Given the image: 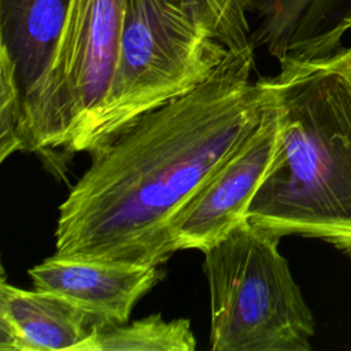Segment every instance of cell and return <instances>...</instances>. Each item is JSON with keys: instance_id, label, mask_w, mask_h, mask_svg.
I'll list each match as a JSON object with an SVG mask.
<instances>
[{"instance_id": "1", "label": "cell", "mask_w": 351, "mask_h": 351, "mask_svg": "<svg viewBox=\"0 0 351 351\" xmlns=\"http://www.w3.org/2000/svg\"><path fill=\"white\" fill-rule=\"evenodd\" d=\"M252 70L254 45L229 51L200 86L90 151V166L59 207L53 255L163 265L174 254L170 222L273 99L267 78L252 81Z\"/></svg>"}, {"instance_id": "2", "label": "cell", "mask_w": 351, "mask_h": 351, "mask_svg": "<svg viewBox=\"0 0 351 351\" xmlns=\"http://www.w3.org/2000/svg\"><path fill=\"white\" fill-rule=\"evenodd\" d=\"M267 81L277 144L245 218L280 237L321 239L351 258V47L282 62Z\"/></svg>"}, {"instance_id": "3", "label": "cell", "mask_w": 351, "mask_h": 351, "mask_svg": "<svg viewBox=\"0 0 351 351\" xmlns=\"http://www.w3.org/2000/svg\"><path fill=\"white\" fill-rule=\"evenodd\" d=\"M280 236L247 218L203 251L214 351H308L313 314Z\"/></svg>"}, {"instance_id": "4", "label": "cell", "mask_w": 351, "mask_h": 351, "mask_svg": "<svg viewBox=\"0 0 351 351\" xmlns=\"http://www.w3.org/2000/svg\"><path fill=\"white\" fill-rule=\"evenodd\" d=\"M228 52L184 0H126L115 74L84 151L200 86Z\"/></svg>"}, {"instance_id": "5", "label": "cell", "mask_w": 351, "mask_h": 351, "mask_svg": "<svg viewBox=\"0 0 351 351\" xmlns=\"http://www.w3.org/2000/svg\"><path fill=\"white\" fill-rule=\"evenodd\" d=\"M125 7L70 1L53 63L23 117V151H84L115 74Z\"/></svg>"}, {"instance_id": "6", "label": "cell", "mask_w": 351, "mask_h": 351, "mask_svg": "<svg viewBox=\"0 0 351 351\" xmlns=\"http://www.w3.org/2000/svg\"><path fill=\"white\" fill-rule=\"evenodd\" d=\"M277 132L278 111L273 95L256 128L213 171L170 222L173 252H203L245 218L270 166Z\"/></svg>"}, {"instance_id": "7", "label": "cell", "mask_w": 351, "mask_h": 351, "mask_svg": "<svg viewBox=\"0 0 351 351\" xmlns=\"http://www.w3.org/2000/svg\"><path fill=\"white\" fill-rule=\"evenodd\" d=\"M34 288L59 293L110 326L129 321L134 304L162 278L159 266L64 259L55 255L29 269Z\"/></svg>"}, {"instance_id": "8", "label": "cell", "mask_w": 351, "mask_h": 351, "mask_svg": "<svg viewBox=\"0 0 351 351\" xmlns=\"http://www.w3.org/2000/svg\"><path fill=\"white\" fill-rule=\"evenodd\" d=\"M110 326L70 299L44 289L0 284V348L3 351H77Z\"/></svg>"}, {"instance_id": "9", "label": "cell", "mask_w": 351, "mask_h": 351, "mask_svg": "<svg viewBox=\"0 0 351 351\" xmlns=\"http://www.w3.org/2000/svg\"><path fill=\"white\" fill-rule=\"evenodd\" d=\"M251 0H248L250 5ZM259 25L252 44L278 63L326 58L343 48L351 30V0H252Z\"/></svg>"}, {"instance_id": "10", "label": "cell", "mask_w": 351, "mask_h": 351, "mask_svg": "<svg viewBox=\"0 0 351 351\" xmlns=\"http://www.w3.org/2000/svg\"><path fill=\"white\" fill-rule=\"evenodd\" d=\"M70 1L0 0V60L10 66L15 77L22 125L53 63Z\"/></svg>"}, {"instance_id": "11", "label": "cell", "mask_w": 351, "mask_h": 351, "mask_svg": "<svg viewBox=\"0 0 351 351\" xmlns=\"http://www.w3.org/2000/svg\"><path fill=\"white\" fill-rule=\"evenodd\" d=\"M196 340L186 318L166 321L152 314L99 330L77 351H193Z\"/></svg>"}, {"instance_id": "12", "label": "cell", "mask_w": 351, "mask_h": 351, "mask_svg": "<svg viewBox=\"0 0 351 351\" xmlns=\"http://www.w3.org/2000/svg\"><path fill=\"white\" fill-rule=\"evenodd\" d=\"M196 19L229 51H241L252 44L245 16L248 0H184Z\"/></svg>"}]
</instances>
